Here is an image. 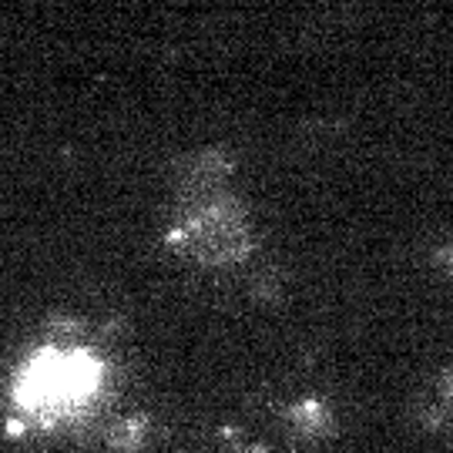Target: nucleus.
<instances>
[{
    "instance_id": "obj_1",
    "label": "nucleus",
    "mask_w": 453,
    "mask_h": 453,
    "mask_svg": "<svg viewBox=\"0 0 453 453\" xmlns=\"http://www.w3.org/2000/svg\"><path fill=\"white\" fill-rule=\"evenodd\" d=\"M188 235H192L195 256L211 265L242 259L252 249V232L245 226V215L232 202H215L198 211Z\"/></svg>"
},
{
    "instance_id": "obj_2",
    "label": "nucleus",
    "mask_w": 453,
    "mask_h": 453,
    "mask_svg": "<svg viewBox=\"0 0 453 453\" xmlns=\"http://www.w3.org/2000/svg\"><path fill=\"white\" fill-rule=\"evenodd\" d=\"M145 440V420L142 417H128L111 430V447H138Z\"/></svg>"
},
{
    "instance_id": "obj_3",
    "label": "nucleus",
    "mask_w": 453,
    "mask_h": 453,
    "mask_svg": "<svg viewBox=\"0 0 453 453\" xmlns=\"http://www.w3.org/2000/svg\"><path fill=\"white\" fill-rule=\"evenodd\" d=\"M443 396H447V400L453 403V370L447 372V380H443Z\"/></svg>"
}]
</instances>
